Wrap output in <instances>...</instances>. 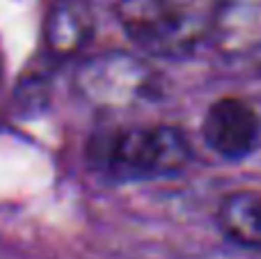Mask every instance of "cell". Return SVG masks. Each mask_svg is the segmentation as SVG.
Listing matches in <instances>:
<instances>
[{"label":"cell","mask_w":261,"mask_h":259,"mask_svg":"<svg viewBox=\"0 0 261 259\" xmlns=\"http://www.w3.org/2000/svg\"><path fill=\"white\" fill-rule=\"evenodd\" d=\"M92 161L110 179L151 182L179 174L190 163V140L167 124L124 126L101 133L90 147Z\"/></svg>","instance_id":"1"},{"label":"cell","mask_w":261,"mask_h":259,"mask_svg":"<svg viewBox=\"0 0 261 259\" xmlns=\"http://www.w3.org/2000/svg\"><path fill=\"white\" fill-rule=\"evenodd\" d=\"M218 0H119L117 18L128 39L156 58H184L211 39Z\"/></svg>","instance_id":"2"},{"label":"cell","mask_w":261,"mask_h":259,"mask_svg":"<svg viewBox=\"0 0 261 259\" xmlns=\"http://www.w3.org/2000/svg\"><path fill=\"white\" fill-rule=\"evenodd\" d=\"M76 90L96 108L122 110L153 99L158 94V76L151 64L138 55L110 50L78 67Z\"/></svg>","instance_id":"3"},{"label":"cell","mask_w":261,"mask_h":259,"mask_svg":"<svg viewBox=\"0 0 261 259\" xmlns=\"http://www.w3.org/2000/svg\"><path fill=\"white\" fill-rule=\"evenodd\" d=\"M202 133L216 154L227 161H241L259 149L261 117L248 101L225 96L206 110Z\"/></svg>","instance_id":"4"},{"label":"cell","mask_w":261,"mask_h":259,"mask_svg":"<svg viewBox=\"0 0 261 259\" xmlns=\"http://www.w3.org/2000/svg\"><path fill=\"white\" fill-rule=\"evenodd\" d=\"M211 41L222 55L261 50V0H218Z\"/></svg>","instance_id":"5"},{"label":"cell","mask_w":261,"mask_h":259,"mask_svg":"<svg viewBox=\"0 0 261 259\" xmlns=\"http://www.w3.org/2000/svg\"><path fill=\"white\" fill-rule=\"evenodd\" d=\"M94 35V12L87 0H53L46 12L44 39L58 58L81 53Z\"/></svg>","instance_id":"6"},{"label":"cell","mask_w":261,"mask_h":259,"mask_svg":"<svg viewBox=\"0 0 261 259\" xmlns=\"http://www.w3.org/2000/svg\"><path fill=\"white\" fill-rule=\"evenodd\" d=\"M218 225L234 243L261 250V193L236 191L222 200Z\"/></svg>","instance_id":"7"},{"label":"cell","mask_w":261,"mask_h":259,"mask_svg":"<svg viewBox=\"0 0 261 259\" xmlns=\"http://www.w3.org/2000/svg\"><path fill=\"white\" fill-rule=\"evenodd\" d=\"M0 73H3V55H0Z\"/></svg>","instance_id":"8"}]
</instances>
